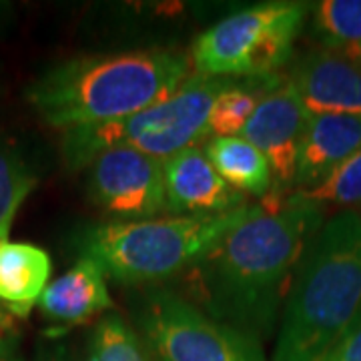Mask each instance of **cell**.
Segmentation results:
<instances>
[{"label":"cell","instance_id":"1","mask_svg":"<svg viewBox=\"0 0 361 361\" xmlns=\"http://www.w3.org/2000/svg\"><path fill=\"white\" fill-rule=\"evenodd\" d=\"M322 227L323 207L295 195H287L279 209L255 205L180 275L183 297L215 322L259 339L269 337Z\"/></svg>","mask_w":361,"mask_h":361},{"label":"cell","instance_id":"2","mask_svg":"<svg viewBox=\"0 0 361 361\" xmlns=\"http://www.w3.org/2000/svg\"><path fill=\"white\" fill-rule=\"evenodd\" d=\"M191 66V56L169 49L77 56L32 80L26 101L54 129L103 125L171 97Z\"/></svg>","mask_w":361,"mask_h":361},{"label":"cell","instance_id":"3","mask_svg":"<svg viewBox=\"0 0 361 361\" xmlns=\"http://www.w3.org/2000/svg\"><path fill=\"white\" fill-rule=\"evenodd\" d=\"M361 317V215L341 211L297 269L271 361H325Z\"/></svg>","mask_w":361,"mask_h":361},{"label":"cell","instance_id":"4","mask_svg":"<svg viewBox=\"0 0 361 361\" xmlns=\"http://www.w3.org/2000/svg\"><path fill=\"white\" fill-rule=\"evenodd\" d=\"M255 205L217 215L109 221L75 233L78 257L92 259L123 285H155L180 277L239 225Z\"/></svg>","mask_w":361,"mask_h":361},{"label":"cell","instance_id":"5","mask_svg":"<svg viewBox=\"0 0 361 361\" xmlns=\"http://www.w3.org/2000/svg\"><path fill=\"white\" fill-rule=\"evenodd\" d=\"M237 78L193 73L171 97L139 113L103 125L65 130L61 153L71 171L87 169L97 157L116 147L141 151L167 161L180 151L199 147L211 135L209 116L223 90Z\"/></svg>","mask_w":361,"mask_h":361},{"label":"cell","instance_id":"6","mask_svg":"<svg viewBox=\"0 0 361 361\" xmlns=\"http://www.w3.org/2000/svg\"><path fill=\"white\" fill-rule=\"evenodd\" d=\"M310 6L263 2L225 16L191 49L195 73L219 78H271L291 59Z\"/></svg>","mask_w":361,"mask_h":361},{"label":"cell","instance_id":"7","mask_svg":"<svg viewBox=\"0 0 361 361\" xmlns=\"http://www.w3.org/2000/svg\"><path fill=\"white\" fill-rule=\"evenodd\" d=\"M133 317L151 361H265L259 337L215 322L165 287L142 291Z\"/></svg>","mask_w":361,"mask_h":361},{"label":"cell","instance_id":"8","mask_svg":"<svg viewBox=\"0 0 361 361\" xmlns=\"http://www.w3.org/2000/svg\"><path fill=\"white\" fill-rule=\"evenodd\" d=\"M89 199L116 221L155 219L165 211L163 161L127 149H109L90 163Z\"/></svg>","mask_w":361,"mask_h":361},{"label":"cell","instance_id":"9","mask_svg":"<svg viewBox=\"0 0 361 361\" xmlns=\"http://www.w3.org/2000/svg\"><path fill=\"white\" fill-rule=\"evenodd\" d=\"M311 116L291 82L277 77L263 92L253 115L247 121L241 137L265 155L273 175V201L263 207H281L285 203L281 195L293 189L297 159Z\"/></svg>","mask_w":361,"mask_h":361},{"label":"cell","instance_id":"10","mask_svg":"<svg viewBox=\"0 0 361 361\" xmlns=\"http://www.w3.org/2000/svg\"><path fill=\"white\" fill-rule=\"evenodd\" d=\"M287 80L311 115H361V61L351 52L313 49Z\"/></svg>","mask_w":361,"mask_h":361},{"label":"cell","instance_id":"11","mask_svg":"<svg viewBox=\"0 0 361 361\" xmlns=\"http://www.w3.org/2000/svg\"><path fill=\"white\" fill-rule=\"evenodd\" d=\"M165 205L179 215H217L249 205L247 195L237 191L217 173L201 147H191L163 161Z\"/></svg>","mask_w":361,"mask_h":361},{"label":"cell","instance_id":"12","mask_svg":"<svg viewBox=\"0 0 361 361\" xmlns=\"http://www.w3.org/2000/svg\"><path fill=\"white\" fill-rule=\"evenodd\" d=\"M357 151L361 115H313L297 159L293 193L315 189Z\"/></svg>","mask_w":361,"mask_h":361},{"label":"cell","instance_id":"13","mask_svg":"<svg viewBox=\"0 0 361 361\" xmlns=\"http://www.w3.org/2000/svg\"><path fill=\"white\" fill-rule=\"evenodd\" d=\"M103 269L89 257H78L71 269L47 285L39 299L44 319L71 327L90 322L99 313L113 307Z\"/></svg>","mask_w":361,"mask_h":361},{"label":"cell","instance_id":"14","mask_svg":"<svg viewBox=\"0 0 361 361\" xmlns=\"http://www.w3.org/2000/svg\"><path fill=\"white\" fill-rule=\"evenodd\" d=\"M51 255L32 243L0 245V303L14 317L25 319L39 303L51 277Z\"/></svg>","mask_w":361,"mask_h":361},{"label":"cell","instance_id":"15","mask_svg":"<svg viewBox=\"0 0 361 361\" xmlns=\"http://www.w3.org/2000/svg\"><path fill=\"white\" fill-rule=\"evenodd\" d=\"M207 157L223 179L243 195H273L269 161L243 137H213L207 142Z\"/></svg>","mask_w":361,"mask_h":361},{"label":"cell","instance_id":"16","mask_svg":"<svg viewBox=\"0 0 361 361\" xmlns=\"http://www.w3.org/2000/svg\"><path fill=\"white\" fill-rule=\"evenodd\" d=\"M271 78H247V80H233L227 89L217 97L213 111L209 116L211 135L215 137H241L247 121L251 118L259 99L269 89Z\"/></svg>","mask_w":361,"mask_h":361},{"label":"cell","instance_id":"17","mask_svg":"<svg viewBox=\"0 0 361 361\" xmlns=\"http://www.w3.org/2000/svg\"><path fill=\"white\" fill-rule=\"evenodd\" d=\"M313 30L323 47L361 51V0H323L313 8Z\"/></svg>","mask_w":361,"mask_h":361},{"label":"cell","instance_id":"18","mask_svg":"<svg viewBox=\"0 0 361 361\" xmlns=\"http://www.w3.org/2000/svg\"><path fill=\"white\" fill-rule=\"evenodd\" d=\"M85 361H151L139 334L121 315L109 313L90 331Z\"/></svg>","mask_w":361,"mask_h":361},{"label":"cell","instance_id":"19","mask_svg":"<svg viewBox=\"0 0 361 361\" xmlns=\"http://www.w3.org/2000/svg\"><path fill=\"white\" fill-rule=\"evenodd\" d=\"M37 187V175L26 159L0 141V225L13 223L16 211Z\"/></svg>","mask_w":361,"mask_h":361},{"label":"cell","instance_id":"20","mask_svg":"<svg viewBox=\"0 0 361 361\" xmlns=\"http://www.w3.org/2000/svg\"><path fill=\"white\" fill-rule=\"evenodd\" d=\"M291 195L311 201L319 207L361 205V151H357L353 157H349L345 163H341L315 189L297 191V193Z\"/></svg>","mask_w":361,"mask_h":361},{"label":"cell","instance_id":"21","mask_svg":"<svg viewBox=\"0 0 361 361\" xmlns=\"http://www.w3.org/2000/svg\"><path fill=\"white\" fill-rule=\"evenodd\" d=\"M18 341H20V329H18L16 317L8 311L6 305L0 303V360L16 355Z\"/></svg>","mask_w":361,"mask_h":361},{"label":"cell","instance_id":"22","mask_svg":"<svg viewBox=\"0 0 361 361\" xmlns=\"http://www.w3.org/2000/svg\"><path fill=\"white\" fill-rule=\"evenodd\" d=\"M325 361H361V317Z\"/></svg>","mask_w":361,"mask_h":361},{"label":"cell","instance_id":"23","mask_svg":"<svg viewBox=\"0 0 361 361\" xmlns=\"http://www.w3.org/2000/svg\"><path fill=\"white\" fill-rule=\"evenodd\" d=\"M35 361H77L65 345H42Z\"/></svg>","mask_w":361,"mask_h":361},{"label":"cell","instance_id":"24","mask_svg":"<svg viewBox=\"0 0 361 361\" xmlns=\"http://www.w3.org/2000/svg\"><path fill=\"white\" fill-rule=\"evenodd\" d=\"M11 225H13V223L0 225V245H2V243H6V239H8V231H11Z\"/></svg>","mask_w":361,"mask_h":361},{"label":"cell","instance_id":"25","mask_svg":"<svg viewBox=\"0 0 361 361\" xmlns=\"http://www.w3.org/2000/svg\"><path fill=\"white\" fill-rule=\"evenodd\" d=\"M0 361H23L18 355H13V357H6V360H0Z\"/></svg>","mask_w":361,"mask_h":361},{"label":"cell","instance_id":"26","mask_svg":"<svg viewBox=\"0 0 361 361\" xmlns=\"http://www.w3.org/2000/svg\"><path fill=\"white\" fill-rule=\"evenodd\" d=\"M355 56H357V59H360V61H361V51L357 52V54H355Z\"/></svg>","mask_w":361,"mask_h":361}]
</instances>
